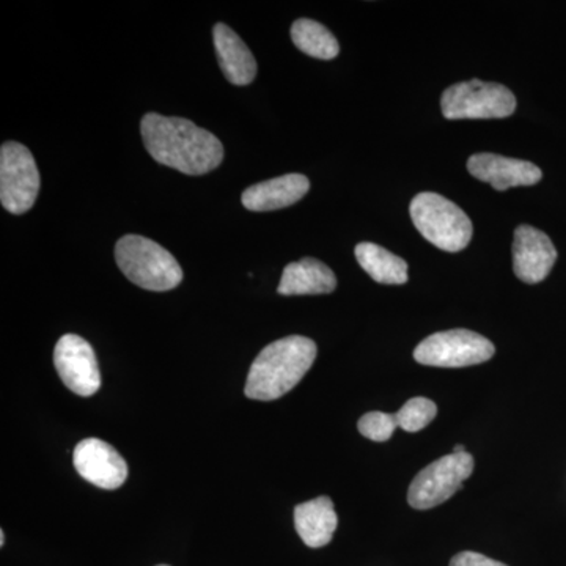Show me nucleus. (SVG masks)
Listing matches in <instances>:
<instances>
[{
    "label": "nucleus",
    "mask_w": 566,
    "mask_h": 566,
    "mask_svg": "<svg viewBox=\"0 0 566 566\" xmlns=\"http://www.w3.org/2000/svg\"><path fill=\"white\" fill-rule=\"evenodd\" d=\"M436 416H438V406L423 397H416L406 401L403 408L395 415L398 428L408 431V433H417V431L423 430L433 422Z\"/></svg>",
    "instance_id": "obj_19"
},
{
    "label": "nucleus",
    "mask_w": 566,
    "mask_h": 566,
    "mask_svg": "<svg viewBox=\"0 0 566 566\" xmlns=\"http://www.w3.org/2000/svg\"><path fill=\"white\" fill-rule=\"evenodd\" d=\"M308 191L311 181L305 175L289 174L251 186L241 200L249 211H275L300 202Z\"/></svg>",
    "instance_id": "obj_13"
},
{
    "label": "nucleus",
    "mask_w": 566,
    "mask_h": 566,
    "mask_svg": "<svg viewBox=\"0 0 566 566\" xmlns=\"http://www.w3.org/2000/svg\"><path fill=\"white\" fill-rule=\"evenodd\" d=\"M6 545V534L3 532H0V546Z\"/></svg>",
    "instance_id": "obj_23"
},
{
    "label": "nucleus",
    "mask_w": 566,
    "mask_h": 566,
    "mask_svg": "<svg viewBox=\"0 0 566 566\" xmlns=\"http://www.w3.org/2000/svg\"><path fill=\"white\" fill-rule=\"evenodd\" d=\"M441 109L447 120L505 118L515 114L516 98L505 85L472 80L447 88Z\"/></svg>",
    "instance_id": "obj_5"
},
{
    "label": "nucleus",
    "mask_w": 566,
    "mask_h": 566,
    "mask_svg": "<svg viewBox=\"0 0 566 566\" xmlns=\"http://www.w3.org/2000/svg\"><path fill=\"white\" fill-rule=\"evenodd\" d=\"M40 192V172L28 147L6 142L0 148V200L11 214H24Z\"/></svg>",
    "instance_id": "obj_7"
},
{
    "label": "nucleus",
    "mask_w": 566,
    "mask_h": 566,
    "mask_svg": "<svg viewBox=\"0 0 566 566\" xmlns=\"http://www.w3.org/2000/svg\"><path fill=\"white\" fill-rule=\"evenodd\" d=\"M292 40L297 50L322 61H333L340 52L338 41L329 29L314 20H297L292 25Z\"/></svg>",
    "instance_id": "obj_18"
},
{
    "label": "nucleus",
    "mask_w": 566,
    "mask_h": 566,
    "mask_svg": "<svg viewBox=\"0 0 566 566\" xmlns=\"http://www.w3.org/2000/svg\"><path fill=\"white\" fill-rule=\"evenodd\" d=\"M494 353V345L483 335L452 329L424 338L415 349V359L430 367L460 368L488 363Z\"/></svg>",
    "instance_id": "obj_8"
},
{
    "label": "nucleus",
    "mask_w": 566,
    "mask_h": 566,
    "mask_svg": "<svg viewBox=\"0 0 566 566\" xmlns=\"http://www.w3.org/2000/svg\"><path fill=\"white\" fill-rule=\"evenodd\" d=\"M471 453H450L433 461L412 480L408 502L412 509L430 510L444 504L463 488L464 480L474 472Z\"/></svg>",
    "instance_id": "obj_6"
},
{
    "label": "nucleus",
    "mask_w": 566,
    "mask_h": 566,
    "mask_svg": "<svg viewBox=\"0 0 566 566\" xmlns=\"http://www.w3.org/2000/svg\"><path fill=\"white\" fill-rule=\"evenodd\" d=\"M212 40L223 76L233 85L251 84L256 76V62L244 41L222 22L214 25Z\"/></svg>",
    "instance_id": "obj_14"
},
{
    "label": "nucleus",
    "mask_w": 566,
    "mask_h": 566,
    "mask_svg": "<svg viewBox=\"0 0 566 566\" xmlns=\"http://www.w3.org/2000/svg\"><path fill=\"white\" fill-rule=\"evenodd\" d=\"M54 365L63 385L80 397H92L102 387L96 354L80 335H63L55 345Z\"/></svg>",
    "instance_id": "obj_9"
},
{
    "label": "nucleus",
    "mask_w": 566,
    "mask_h": 566,
    "mask_svg": "<svg viewBox=\"0 0 566 566\" xmlns=\"http://www.w3.org/2000/svg\"><path fill=\"white\" fill-rule=\"evenodd\" d=\"M158 566H167V565H158Z\"/></svg>",
    "instance_id": "obj_24"
},
{
    "label": "nucleus",
    "mask_w": 566,
    "mask_h": 566,
    "mask_svg": "<svg viewBox=\"0 0 566 566\" xmlns=\"http://www.w3.org/2000/svg\"><path fill=\"white\" fill-rule=\"evenodd\" d=\"M337 289V277L327 264L319 260L307 259L290 263L283 270L277 293L283 296H304V294H327Z\"/></svg>",
    "instance_id": "obj_16"
},
{
    "label": "nucleus",
    "mask_w": 566,
    "mask_h": 566,
    "mask_svg": "<svg viewBox=\"0 0 566 566\" xmlns=\"http://www.w3.org/2000/svg\"><path fill=\"white\" fill-rule=\"evenodd\" d=\"M464 446H457L455 450H453V453H464Z\"/></svg>",
    "instance_id": "obj_22"
},
{
    "label": "nucleus",
    "mask_w": 566,
    "mask_h": 566,
    "mask_svg": "<svg viewBox=\"0 0 566 566\" xmlns=\"http://www.w3.org/2000/svg\"><path fill=\"white\" fill-rule=\"evenodd\" d=\"M140 133L151 158L178 172L205 175L223 161L221 140L188 118L150 112L142 118Z\"/></svg>",
    "instance_id": "obj_1"
},
{
    "label": "nucleus",
    "mask_w": 566,
    "mask_h": 566,
    "mask_svg": "<svg viewBox=\"0 0 566 566\" xmlns=\"http://www.w3.org/2000/svg\"><path fill=\"white\" fill-rule=\"evenodd\" d=\"M338 517L333 501L326 495L312 499L294 509V526L308 547L329 545L337 531Z\"/></svg>",
    "instance_id": "obj_15"
},
{
    "label": "nucleus",
    "mask_w": 566,
    "mask_h": 566,
    "mask_svg": "<svg viewBox=\"0 0 566 566\" xmlns=\"http://www.w3.org/2000/svg\"><path fill=\"white\" fill-rule=\"evenodd\" d=\"M360 434L375 442L389 441L394 431L398 428L397 417L386 412H368L357 423Z\"/></svg>",
    "instance_id": "obj_20"
},
{
    "label": "nucleus",
    "mask_w": 566,
    "mask_h": 566,
    "mask_svg": "<svg viewBox=\"0 0 566 566\" xmlns=\"http://www.w3.org/2000/svg\"><path fill=\"white\" fill-rule=\"evenodd\" d=\"M409 212L416 229L436 248L460 252L471 243V219L452 200L436 192H420L412 199Z\"/></svg>",
    "instance_id": "obj_4"
},
{
    "label": "nucleus",
    "mask_w": 566,
    "mask_h": 566,
    "mask_svg": "<svg viewBox=\"0 0 566 566\" xmlns=\"http://www.w3.org/2000/svg\"><path fill=\"white\" fill-rule=\"evenodd\" d=\"M450 566H506L502 562L493 560V558L483 556V554L464 551L452 558Z\"/></svg>",
    "instance_id": "obj_21"
},
{
    "label": "nucleus",
    "mask_w": 566,
    "mask_h": 566,
    "mask_svg": "<svg viewBox=\"0 0 566 566\" xmlns=\"http://www.w3.org/2000/svg\"><path fill=\"white\" fill-rule=\"evenodd\" d=\"M122 273L140 289L169 292L182 281V270L169 251L150 238L126 234L115 245Z\"/></svg>",
    "instance_id": "obj_3"
},
{
    "label": "nucleus",
    "mask_w": 566,
    "mask_h": 566,
    "mask_svg": "<svg viewBox=\"0 0 566 566\" xmlns=\"http://www.w3.org/2000/svg\"><path fill=\"white\" fill-rule=\"evenodd\" d=\"M556 260V248L546 233L532 226L517 227L513 240V270L520 281L531 285L545 281Z\"/></svg>",
    "instance_id": "obj_11"
},
{
    "label": "nucleus",
    "mask_w": 566,
    "mask_h": 566,
    "mask_svg": "<svg viewBox=\"0 0 566 566\" xmlns=\"http://www.w3.org/2000/svg\"><path fill=\"white\" fill-rule=\"evenodd\" d=\"M77 474L102 490H117L128 479V465L117 450L102 439L88 438L73 452Z\"/></svg>",
    "instance_id": "obj_10"
},
{
    "label": "nucleus",
    "mask_w": 566,
    "mask_h": 566,
    "mask_svg": "<svg viewBox=\"0 0 566 566\" xmlns=\"http://www.w3.org/2000/svg\"><path fill=\"white\" fill-rule=\"evenodd\" d=\"M354 253L357 263L375 282L382 285H403L408 282V263L381 245L360 243Z\"/></svg>",
    "instance_id": "obj_17"
},
{
    "label": "nucleus",
    "mask_w": 566,
    "mask_h": 566,
    "mask_svg": "<svg viewBox=\"0 0 566 566\" xmlns=\"http://www.w3.org/2000/svg\"><path fill=\"white\" fill-rule=\"evenodd\" d=\"M315 359V342L303 335H290L268 345L249 370L245 397L259 401L277 400L300 385Z\"/></svg>",
    "instance_id": "obj_2"
},
{
    "label": "nucleus",
    "mask_w": 566,
    "mask_h": 566,
    "mask_svg": "<svg viewBox=\"0 0 566 566\" xmlns=\"http://www.w3.org/2000/svg\"><path fill=\"white\" fill-rule=\"evenodd\" d=\"M468 170L476 180L490 182L497 191L517 188V186H534L543 177L542 169L535 164L523 161V159L505 158L494 153H479L471 156Z\"/></svg>",
    "instance_id": "obj_12"
}]
</instances>
